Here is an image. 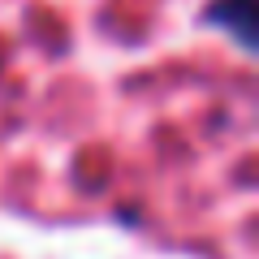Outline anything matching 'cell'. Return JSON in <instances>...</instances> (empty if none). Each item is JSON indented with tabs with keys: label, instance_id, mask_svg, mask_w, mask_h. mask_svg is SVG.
Listing matches in <instances>:
<instances>
[{
	"label": "cell",
	"instance_id": "cell-1",
	"mask_svg": "<svg viewBox=\"0 0 259 259\" xmlns=\"http://www.w3.org/2000/svg\"><path fill=\"white\" fill-rule=\"evenodd\" d=\"M207 22L233 30L242 48H255V0H216L207 9Z\"/></svg>",
	"mask_w": 259,
	"mask_h": 259
}]
</instances>
